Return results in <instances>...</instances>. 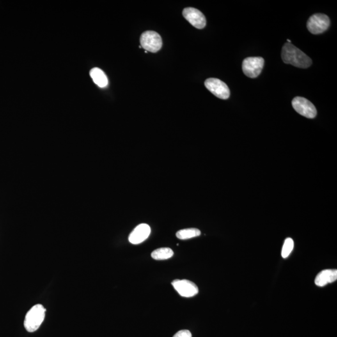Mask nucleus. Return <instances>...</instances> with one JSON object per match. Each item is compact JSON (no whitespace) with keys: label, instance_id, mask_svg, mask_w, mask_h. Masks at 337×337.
<instances>
[{"label":"nucleus","instance_id":"f8f14e48","mask_svg":"<svg viewBox=\"0 0 337 337\" xmlns=\"http://www.w3.org/2000/svg\"><path fill=\"white\" fill-rule=\"evenodd\" d=\"M89 75H90L94 82L100 88H105L108 85V79H107L105 73L101 69L98 68H93L90 71Z\"/></svg>","mask_w":337,"mask_h":337},{"label":"nucleus","instance_id":"39448f33","mask_svg":"<svg viewBox=\"0 0 337 337\" xmlns=\"http://www.w3.org/2000/svg\"><path fill=\"white\" fill-rule=\"evenodd\" d=\"M263 66L264 59L262 57H249L243 61V72L247 77L255 78L260 75Z\"/></svg>","mask_w":337,"mask_h":337},{"label":"nucleus","instance_id":"20e7f679","mask_svg":"<svg viewBox=\"0 0 337 337\" xmlns=\"http://www.w3.org/2000/svg\"><path fill=\"white\" fill-rule=\"evenodd\" d=\"M330 25L331 21L328 16L324 14L317 13L309 18L307 27L311 34H319L327 31Z\"/></svg>","mask_w":337,"mask_h":337},{"label":"nucleus","instance_id":"423d86ee","mask_svg":"<svg viewBox=\"0 0 337 337\" xmlns=\"http://www.w3.org/2000/svg\"><path fill=\"white\" fill-rule=\"evenodd\" d=\"M293 109L300 115L307 118L313 119L317 116V109L315 106L305 98L295 97L292 102Z\"/></svg>","mask_w":337,"mask_h":337},{"label":"nucleus","instance_id":"dca6fc26","mask_svg":"<svg viewBox=\"0 0 337 337\" xmlns=\"http://www.w3.org/2000/svg\"><path fill=\"white\" fill-rule=\"evenodd\" d=\"M173 337H192L191 332L187 330H182L174 335Z\"/></svg>","mask_w":337,"mask_h":337},{"label":"nucleus","instance_id":"7ed1b4c3","mask_svg":"<svg viewBox=\"0 0 337 337\" xmlns=\"http://www.w3.org/2000/svg\"><path fill=\"white\" fill-rule=\"evenodd\" d=\"M140 43L144 50L151 52H159L162 46L161 36L157 32L153 31L144 32L140 38Z\"/></svg>","mask_w":337,"mask_h":337},{"label":"nucleus","instance_id":"6e6552de","mask_svg":"<svg viewBox=\"0 0 337 337\" xmlns=\"http://www.w3.org/2000/svg\"><path fill=\"white\" fill-rule=\"evenodd\" d=\"M172 285L179 294L182 297H194L199 292L198 286L192 282L187 281V280H174L172 283Z\"/></svg>","mask_w":337,"mask_h":337},{"label":"nucleus","instance_id":"4468645a","mask_svg":"<svg viewBox=\"0 0 337 337\" xmlns=\"http://www.w3.org/2000/svg\"><path fill=\"white\" fill-rule=\"evenodd\" d=\"M201 231L196 228L182 229L176 233V237L181 240H186L189 238L198 237L201 235Z\"/></svg>","mask_w":337,"mask_h":337},{"label":"nucleus","instance_id":"f257e3e1","mask_svg":"<svg viewBox=\"0 0 337 337\" xmlns=\"http://www.w3.org/2000/svg\"><path fill=\"white\" fill-rule=\"evenodd\" d=\"M281 56L284 63L290 64L295 67L307 68L312 64L310 57L291 43H286L284 45Z\"/></svg>","mask_w":337,"mask_h":337},{"label":"nucleus","instance_id":"ddd939ff","mask_svg":"<svg viewBox=\"0 0 337 337\" xmlns=\"http://www.w3.org/2000/svg\"><path fill=\"white\" fill-rule=\"evenodd\" d=\"M174 255L173 250L168 247H162V248L157 249L151 254V257L155 260H166L170 259Z\"/></svg>","mask_w":337,"mask_h":337},{"label":"nucleus","instance_id":"2eb2a0df","mask_svg":"<svg viewBox=\"0 0 337 337\" xmlns=\"http://www.w3.org/2000/svg\"><path fill=\"white\" fill-rule=\"evenodd\" d=\"M293 247H294V242H293L292 238H286L285 242H284L283 250H282V257L284 259L287 258L290 256L291 252H292Z\"/></svg>","mask_w":337,"mask_h":337},{"label":"nucleus","instance_id":"9b49d317","mask_svg":"<svg viewBox=\"0 0 337 337\" xmlns=\"http://www.w3.org/2000/svg\"><path fill=\"white\" fill-rule=\"evenodd\" d=\"M337 279V270L326 269L318 273L315 279V284L318 286H324L336 282Z\"/></svg>","mask_w":337,"mask_h":337},{"label":"nucleus","instance_id":"9d476101","mask_svg":"<svg viewBox=\"0 0 337 337\" xmlns=\"http://www.w3.org/2000/svg\"><path fill=\"white\" fill-rule=\"evenodd\" d=\"M151 233L149 225L141 224L132 231L129 236V241L132 244H139L146 240Z\"/></svg>","mask_w":337,"mask_h":337},{"label":"nucleus","instance_id":"f03ea898","mask_svg":"<svg viewBox=\"0 0 337 337\" xmlns=\"http://www.w3.org/2000/svg\"><path fill=\"white\" fill-rule=\"evenodd\" d=\"M46 309L41 304L33 306L27 311L25 317L24 326L28 332H34L40 327L45 318Z\"/></svg>","mask_w":337,"mask_h":337},{"label":"nucleus","instance_id":"1a4fd4ad","mask_svg":"<svg viewBox=\"0 0 337 337\" xmlns=\"http://www.w3.org/2000/svg\"><path fill=\"white\" fill-rule=\"evenodd\" d=\"M183 17L197 29H203L206 26L205 16L201 11L194 8H185L182 11Z\"/></svg>","mask_w":337,"mask_h":337},{"label":"nucleus","instance_id":"0eeeda50","mask_svg":"<svg viewBox=\"0 0 337 337\" xmlns=\"http://www.w3.org/2000/svg\"><path fill=\"white\" fill-rule=\"evenodd\" d=\"M206 88L216 97L228 100L230 96V89L225 82L217 78H208L205 82Z\"/></svg>","mask_w":337,"mask_h":337}]
</instances>
